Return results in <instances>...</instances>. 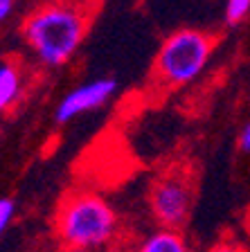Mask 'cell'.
Instances as JSON below:
<instances>
[{"label":"cell","instance_id":"cell-1","mask_svg":"<svg viewBox=\"0 0 250 252\" xmlns=\"http://www.w3.org/2000/svg\"><path fill=\"white\" fill-rule=\"evenodd\" d=\"M99 0H43L21 25L23 41L47 68H59L77 54L93 25Z\"/></svg>","mask_w":250,"mask_h":252},{"label":"cell","instance_id":"cell-2","mask_svg":"<svg viewBox=\"0 0 250 252\" xmlns=\"http://www.w3.org/2000/svg\"><path fill=\"white\" fill-rule=\"evenodd\" d=\"M54 232L63 248L90 252L106 250L120 236V216L97 191L72 189L57 207Z\"/></svg>","mask_w":250,"mask_h":252},{"label":"cell","instance_id":"cell-3","mask_svg":"<svg viewBox=\"0 0 250 252\" xmlns=\"http://www.w3.org/2000/svg\"><path fill=\"white\" fill-rule=\"evenodd\" d=\"M219 38L212 32L182 27L162 41L156 54L151 79L158 88L176 90L192 84L205 70Z\"/></svg>","mask_w":250,"mask_h":252},{"label":"cell","instance_id":"cell-4","mask_svg":"<svg viewBox=\"0 0 250 252\" xmlns=\"http://www.w3.org/2000/svg\"><path fill=\"white\" fill-rule=\"evenodd\" d=\"M196 203V171L187 162L165 167L149 187V210L160 230H178L189 223Z\"/></svg>","mask_w":250,"mask_h":252},{"label":"cell","instance_id":"cell-5","mask_svg":"<svg viewBox=\"0 0 250 252\" xmlns=\"http://www.w3.org/2000/svg\"><path fill=\"white\" fill-rule=\"evenodd\" d=\"M117 81L110 77H102V79H93L86 84L77 86L74 90H70L61 101H59L57 110H54V120L59 124L72 122L74 117L90 113V110L102 108L104 104H108L113 99V94L117 93Z\"/></svg>","mask_w":250,"mask_h":252},{"label":"cell","instance_id":"cell-6","mask_svg":"<svg viewBox=\"0 0 250 252\" xmlns=\"http://www.w3.org/2000/svg\"><path fill=\"white\" fill-rule=\"evenodd\" d=\"M133 252H194V250L189 239L185 236V232L160 230L158 227L156 232L144 236Z\"/></svg>","mask_w":250,"mask_h":252},{"label":"cell","instance_id":"cell-7","mask_svg":"<svg viewBox=\"0 0 250 252\" xmlns=\"http://www.w3.org/2000/svg\"><path fill=\"white\" fill-rule=\"evenodd\" d=\"M23 94V72L11 61L0 63V113L14 108Z\"/></svg>","mask_w":250,"mask_h":252},{"label":"cell","instance_id":"cell-8","mask_svg":"<svg viewBox=\"0 0 250 252\" xmlns=\"http://www.w3.org/2000/svg\"><path fill=\"white\" fill-rule=\"evenodd\" d=\"M250 14V0H225V25L237 27Z\"/></svg>","mask_w":250,"mask_h":252},{"label":"cell","instance_id":"cell-9","mask_svg":"<svg viewBox=\"0 0 250 252\" xmlns=\"http://www.w3.org/2000/svg\"><path fill=\"white\" fill-rule=\"evenodd\" d=\"M205 252H250L239 239H232V236H223L221 241L212 243Z\"/></svg>","mask_w":250,"mask_h":252},{"label":"cell","instance_id":"cell-10","mask_svg":"<svg viewBox=\"0 0 250 252\" xmlns=\"http://www.w3.org/2000/svg\"><path fill=\"white\" fill-rule=\"evenodd\" d=\"M16 214V203L11 198H0V236L5 234V230L9 227L11 219Z\"/></svg>","mask_w":250,"mask_h":252},{"label":"cell","instance_id":"cell-11","mask_svg":"<svg viewBox=\"0 0 250 252\" xmlns=\"http://www.w3.org/2000/svg\"><path fill=\"white\" fill-rule=\"evenodd\" d=\"M239 149L250 156V122L244 124V128H241V133H239Z\"/></svg>","mask_w":250,"mask_h":252},{"label":"cell","instance_id":"cell-12","mask_svg":"<svg viewBox=\"0 0 250 252\" xmlns=\"http://www.w3.org/2000/svg\"><path fill=\"white\" fill-rule=\"evenodd\" d=\"M11 9H14V0H0V25L9 18Z\"/></svg>","mask_w":250,"mask_h":252},{"label":"cell","instance_id":"cell-13","mask_svg":"<svg viewBox=\"0 0 250 252\" xmlns=\"http://www.w3.org/2000/svg\"><path fill=\"white\" fill-rule=\"evenodd\" d=\"M244 225H246V232H248V239H250V205L246 210V216H244Z\"/></svg>","mask_w":250,"mask_h":252},{"label":"cell","instance_id":"cell-14","mask_svg":"<svg viewBox=\"0 0 250 252\" xmlns=\"http://www.w3.org/2000/svg\"><path fill=\"white\" fill-rule=\"evenodd\" d=\"M61 252H90V250H77V248H63Z\"/></svg>","mask_w":250,"mask_h":252}]
</instances>
